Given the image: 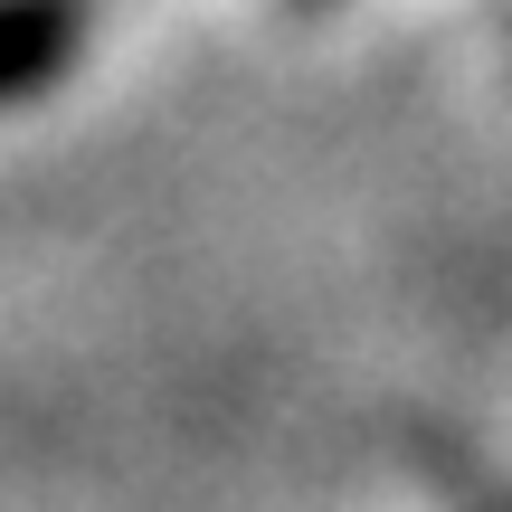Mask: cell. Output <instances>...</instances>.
Segmentation results:
<instances>
[{"instance_id":"1","label":"cell","mask_w":512,"mask_h":512,"mask_svg":"<svg viewBox=\"0 0 512 512\" xmlns=\"http://www.w3.org/2000/svg\"><path fill=\"white\" fill-rule=\"evenodd\" d=\"M86 57V0H0V105H29Z\"/></svg>"}]
</instances>
